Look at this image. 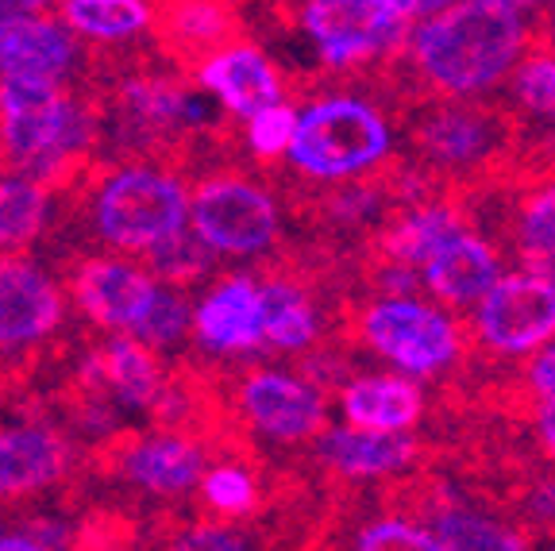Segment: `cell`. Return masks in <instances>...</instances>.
I'll use <instances>...</instances> for the list:
<instances>
[{"label":"cell","instance_id":"10","mask_svg":"<svg viewBox=\"0 0 555 551\" xmlns=\"http://www.w3.org/2000/svg\"><path fill=\"white\" fill-rule=\"evenodd\" d=\"M243 421L278 444L321 439L328 432V401L312 382L286 371H251L235 386Z\"/></svg>","mask_w":555,"mask_h":551},{"label":"cell","instance_id":"21","mask_svg":"<svg viewBox=\"0 0 555 551\" xmlns=\"http://www.w3.org/2000/svg\"><path fill=\"white\" fill-rule=\"evenodd\" d=\"M460 232H467V216L455 201H425V205L398 213L390 225L382 228L378 251L386 262H398V267L421 274V267Z\"/></svg>","mask_w":555,"mask_h":551},{"label":"cell","instance_id":"36","mask_svg":"<svg viewBox=\"0 0 555 551\" xmlns=\"http://www.w3.org/2000/svg\"><path fill=\"white\" fill-rule=\"evenodd\" d=\"M525 386L540 401H555V344H547L540 355H532L525 367Z\"/></svg>","mask_w":555,"mask_h":551},{"label":"cell","instance_id":"30","mask_svg":"<svg viewBox=\"0 0 555 551\" xmlns=\"http://www.w3.org/2000/svg\"><path fill=\"white\" fill-rule=\"evenodd\" d=\"M212 259H217V251L208 247L193 228H185V232H178L173 240H166L163 247L151 251L147 270L163 285H173V290H178L182 282H193V278L208 274V270H212Z\"/></svg>","mask_w":555,"mask_h":551},{"label":"cell","instance_id":"28","mask_svg":"<svg viewBox=\"0 0 555 551\" xmlns=\"http://www.w3.org/2000/svg\"><path fill=\"white\" fill-rule=\"evenodd\" d=\"M47 185L27 178V174H9L0 178V255L27 247L39 240L47 225Z\"/></svg>","mask_w":555,"mask_h":551},{"label":"cell","instance_id":"40","mask_svg":"<svg viewBox=\"0 0 555 551\" xmlns=\"http://www.w3.org/2000/svg\"><path fill=\"white\" fill-rule=\"evenodd\" d=\"M0 536H4V517H0Z\"/></svg>","mask_w":555,"mask_h":551},{"label":"cell","instance_id":"11","mask_svg":"<svg viewBox=\"0 0 555 551\" xmlns=\"http://www.w3.org/2000/svg\"><path fill=\"white\" fill-rule=\"evenodd\" d=\"M66 317L62 285L20 255H0V355L31 351L59 332Z\"/></svg>","mask_w":555,"mask_h":551},{"label":"cell","instance_id":"20","mask_svg":"<svg viewBox=\"0 0 555 551\" xmlns=\"http://www.w3.org/2000/svg\"><path fill=\"white\" fill-rule=\"evenodd\" d=\"M413 436H393V432H363L351 424H336L317 439V459L328 471L344 478H386V474L405 471L416 459Z\"/></svg>","mask_w":555,"mask_h":551},{"label":"cell","instance_id":"31","mask_svg":"<svg viewBox=\"0 0 555 551\" xmlns=\"http://www.w3.org/2000/svg\"><path fill=\"white\" fill-rule=\"evenodd\" d=\"M509 93L520 113L555 120V51L532 47L509 78Z\"/></svg>","mask_w":555,"mask_h":551},{"label":"cell","instance_id":"13","mask_svg":"<svg viewBox=\"0 0 555 551\" xmlns=\"http://www.w3.org/2000/svg\"><path fill=\"white\" fill-rule=\"evenodd\" d=\"M78 62V39L54 4L0 24V78H39L62 86Z\"/></svg>","mask_w":555,"mask_h":551},{"label":"cell","instance_id":"3","mask_svg":"<svg viewBox=\"0 0 555 551\" xmlns=\"http://www.w3.org/2000/svg\"><path fill=\"white\" fill-rule=\"evenodd\" d=\"M393 155L386 116L363 97H317L301 108L289 166L312 181H347Z\"/></svg>","mask_w":555,"mask_h":551},{"label":"cell","instance_id":"33","mask_svg":"<svg viewBox=\"0 0 555 551\" xmlns=\"http://www.w3.org/2000/svg\"><path fill=\"white\" fill-rule=\"evenodd\" d=\"M351 551H448V548H443L440 536L428 525H416V521L398 517V513H386V517H374L359 528Z\"/></svg>","mask_w":555,"mask_h":551},{"label":"cell","instance_id":"39","mask_svg":"<svg viewBox=\"0 0 555 551\" xmlns=\"http://www.w3.org/2000/svg\"><path fill=\"white\" fill-rule=\"evenodd\" d=\"M0 551H47V548L39 540H31V536L4 533V536H0Z\"/></svg>","mask_w":555,"mask_h":551},{"label":"cell","instance_id":"25","mask_svg":"<svg viewBox=\"0 0 555 551\" xmlns=\"http://www.w3.org/2000/svg\"><path fill=\"white\" fill-rule=\"evenodd\" d=\"M428 528L440 536L448 551H532L529 536L520 528L505 525L490 513H478L470 505H455V501L428 509Z\"/></svg>","mask_w":555,"mask_h":551},{"label":"cell","instance_id":"38","mask_svg":"<svg viewBox=\"0 0 555 551\" xmlns=\"http://www.w3.org/2000/svg\"><path fill=\"white\" fill-rule=\"evenodd\" d=\"M532 432H537L540 451L555 463V401H540L532 409Z\"/></svg>","mask_w":555,"mask_h":551},{"label":"cell","instance_id":"16","mask_svg":"<svg viewBox=\"0 0 555 551\" xmlns=\"http://www.w3.org/2000/svg\"><path fill=\"white\" fill-rule=\"evenodd\" d=\"M193 336L205 351L243 355L267 347L262 339V285L247 274L220 278L193 309Z\"/></svg>","mask_w":555,"mask_h":551},{"label":"cell","instance_id":"18","mask_svg":"<svg viewBox=\"0 0 555 551\" xmlns=\"http://www.w3.org/2000/svg\"><path fill=\"white\" fill-rule=\"evenodd\" d=\"M339 413L351 428L409 436L425 417V394L405 374H359L339 386Z\"/></svg>","mask_w":555,"mask_h":551},{"label":"cell","instance_id":"15","mask_svg":"<svg viewBox=\"0 0 555 551\" xmlns=\"http://www.w3.org/2000/svg\"><path fill=\"white\" fill-rule=\"evenodd\" d=\"M505 278L502 255L490 240L467 228L451 235L433 259L421 267V285L433 293L440 309H478L482 297Z\"/></svg>","mask_w":555,"mask_h":551},{"label":"cell","instance_id":"27","mask_svg":"<svg viewBox=\"0 0 555 551\" xmlns=\"http://www.w3.org/2000/svg\"><path fill=\"white\" fill-rule=\"evenodd\" d=\"M513 247H517L525 270L555 282V181H540L517 201Z\"/></svg>","mask_w":555,"mask_h":551},{"label":"cell","instance_id":"19","mask_svg":"<svg viewBox=\"0 0 555 551\" xmlns=\"http://www.w3.org/2000/svg\"><path fill=\"white\" fill-rule=\"evenodd\" d=\"M69 466V444L47 424L0 432V498H24L54 486Z\"/></svg>","mask_w":555,"mask_h":551},{"label":"cell","instance_id":"8","mask_svg":"<svg viewBox=\"0 0 555 551\" xmlns=\"http://www.w3.org/2000/svg\"><path fill=\"white\" fill-rule=\"evenodd\" d=\"M470 332L505 359L540 355L555 344V282L532 270H509L475 309Z\"/></svg>","mask_w":555,"mask_h":551},{"label":"cell","instance_id":"24","mask_svg":"<svg viewBox=\"0 0 555 551\" xmlns=\"http://www.w3.org/2000/svg\"><path fill=\"white\" fill-rule=\"evenodd\" d=\"M262 285V339L278 351H305L321 336V320L309 293L289 278H267Z\"/></svg>","mask_w":555,"mask_h":551},{"label":"cell","instance_id":"34","mask_svg":"<svg viewBox=\"0 0 555 551\" xmlns=\"http://www.w3.org/2000/svg\"><path fill=\"white\" fill-rule=\"evenodd\" d=\"M297 120H301V108L289 101H278L262 113H255L247 120V151L262 163H278V158H289L297 139Z\"/></svg>","mask_w":555,"mask_h":551},{"label":"cell","instance_id":"22","mask_svg":"<svg viewBox=\"0 0 555 551\" xmlns=\"http://www.w3.org/2000/svg\"><path fill=\"white\" fill-rule=\"evenodd\" d=\"M155 27L178 59H197L201 66L208 54L235 43L232 35L240 24L228 4H166L155 9Z\"/></svg>","mask_w":555,"mask_h":551},{"label":"cell","instance_id":"17","mask_svg":"<svg viewBox=\"0 0 555 551\" xmlns=\"http://www.w3.org/2000/svg\"><path fill=\"white\" fill-rule=\"evenodd\" d=\"M116 466L139 490L155 498H182L205 478V451L190 436L158 432V436L128 439L116 456Z\"/></svg>","mask_w":555,"mask_h":551},{"label":"cell","instance_id":"1","mask_svg":"<svg viewBox=\"0 0 555 551\" xmlns=\"http://www.w3.org/2000/svg\"><path fill=\"white\" fill-rule=\"evenodd\" d=\"M532 4L517 0H451L409 35L416 78L443 101H470L513 78L532 51Z\"/></svg>","mask_w":555,"mask_h":551},{"label":"cell","instance_id":"26","mask_svg":"<svg viewBox=\"0 0 555 551\" xmlns=\"http://www.w3.org/2000/svg\"><path fill=\"white\" fill-rule=\"evenodd\" d=\"M54 12L74 35H86L96 43L131 39L155 24V9L147 0H62Z\"/></svg>","mask_w":555,"mask_h":551},{"label":"cell","instance_id":"6","mask_svg":"<svg viewBox=\"0 0 555 551\" xmlns=\"http://www.w3.org/2000/svg\"><path fill=\"white\" fill-rule=\"evenodd\" d=\"M356 332L378 359L405 379H433L463 355V324L421 297H374L356 317Z\"/></svg>","mask_w":555,"mask_h":551},{"label":"cell","instance_id":"23","mask_svg":"<svg viewBox=\"0 0 555 551\" xmlns=\"http://www.w3.org/2000/svg\"><path fill=\"white\" fill-rule=\"evenodd\" d=\"M96 371H101L104 386L120 397L131 409H151L166 397V379L158 367L155 351L143 347L131 336H113L96 355Z\"/></svg>","mask_w":555,"mask_h":551},{"label":"cell","instance_id":"29","mask_svg":"<svg viewBox=\"0 0 555 551\" xmlns=\"http://www.w3.org/2000/svg\"><path fill=\"white\" fill-rule=\"evenodd\" d=\"M190 328H193V309L185 302V293L173 290V285H158L151 309L143 312V320L131 328L128 336L139 339L143 347H151V351H163V347L182 344L190 336Z\"/></svg>","mask_w":555,"mask_h":551},{"label":"cell","instance_id":"35","mask_svg":"<svg viewBox=\"0 0 555 551\" xmlns=\"http://www.w3.org/2000/svg\"><path fill=\"white\" fill-rule=\"evenodd\" d=\"M166 551H251V540L228 525H190L166 543Z\"/></svg>","mask_w":555,"mask_h":551},{"label":"cell","instance_id":"12","mask_svg":"<svg viewBox=\"0 0 555 551\" xmlns=\"http://www.w3.org/2000/svg\"><path fill=\"white\" fill-rule=\"evenodd\" d=\"M158 285L163 282L143 262L120 259V255L81 259L69 274V290H74L78 309L101 328H113V332H120V328L131 332L143 320V312L155 302Z\"/></svg>","mask_w":555,"mask_h":551},{"label":"cell","instance_id":"5","mask_svg":"<svg viewBox=\"0 0 555 551\" xmlns=\"http://www.w3.org/2000/svg\"><path fill=\"white\" fill-rule=\"evenodd\" d=\"M448 0H309L297 9L301 31L328 66H366L398 54L421 20L436 16Z\"/></svg>","mask_w":555,"mask_h":551},{"label":"cell","instance_id":"7","mask_svg":"<svg viewBox=\"0 0 555 551\" xmlns=\"http://www.w3.org/2000/svg\"><path fill=\"white\" fill-rule=\"evenodd\" d=\"M190 228L217 251L232 259H251L278 243L282 216L262 185L232 174H212L193 190Z\"/></svg>","mask_w":555,"mask_h":551},{"label":"cell","instance_id":"2","mask_svg":"<svg viewBox=\"0 0 555 551\" xmlns=\"http://www.w3.org/2000/svg\"><path fill=\"white\" fill-rule=\"evenodd\" d=\"M193 193L178 174L151 163L116 166L93 193V232L116 251L151 255L190 228Z\"/></svg>","mask_w":555,"mask_h":551},{"label":"cell","instance_id":"41","mask_svg":"<svg viewBox=\"0 0 555 551\" xmlns=\"http://www.w3.org/2000/svg\"><path fill=\"white\" fill-rule=\"evenodd\" d=\"M552 551H555V548H552Z\"/></svg>","mask_w":555,"mask_h":551},{"label":"cell","instance_id":"37","mask_svg":"<svg viewBox=\"0 0 555 551\" xmlns=\"http://www.w3.org/2000/svg\"><path fill=\"white\" fill-rule=\"evenodd\" d=\"M525 513L532 525L547 528L555 536V483H537V490L525 498Z\"/></svg>","mask_w":555,"mask_h":551},{"label":"cell","instance_id":"4","mask_svg":"<svg viewBox=\"0 0 555 551\" xmlns=\"http://www.w3.org/2000/svg\"><path fill=\"white\" fill-rule=\"evenodd\" d=\"M86 143V113L39 78H0V158L35 181H51Z\"/></svg>","mask_w":555,"mask_h":551},{"label":"cell","instance_id":"14","mask_svg":"<svg viewBox=\"0 0 555 551\" xmlns=\"http://www.w3.org/2000/svg\"><path fill=\"white\" fill-rule=\"evenodd\" d=\"M197 86L243 120H251L270 104L286 101V86H282L278 66L262 47L247 43V39H235V43L220 47L217 54H208L197 66Z\"/></svg>","mask_w":555,"mask_h":551},{"label":"cell","instance_id":"32","mask_svg":"<svg viewBox=\"0 0 555 551\" xmlns=\"http://www.w3.org/2000/svg\"><path fill=\"white\" fill-rule=\"evenodd\" d=\"M197 490H201V501H205L212 513H220V517H243V513H251V509L259 505V483H255V474L235 463L208 466Z\"/></svg>","mask_w":555,"mask_h":551},{"label":"cell","instance_id":"9","mask_svg":"<svg viewBox=\"0 0 555 551\" xmlns=\"http://www.w3.org/2000/svg\"><path fill=\"white\" fill-rule=\"evenodd\" d=\"M413 146L443 174L482 170L509 146V120L475 101H440L413 124Z\"/></svg>","mask_w":555,"mask_h":551}]
</instances>
